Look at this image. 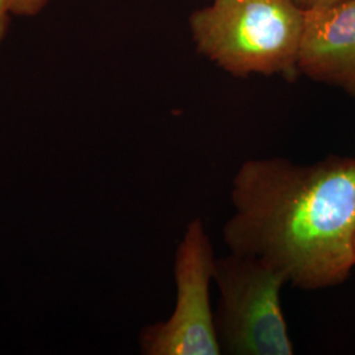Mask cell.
<instances>
[{
  "mask_svg": "<svg viewBox=\"0 0 355 355\" xmlns=\"http://www.w3.org/2000/svg\"><path fill=\"white\" fill-rule=\"evenodd\" d=\"M229 252L258 258L304 291L341 286L355 267V158L302 165L243 161L229 191Z\"/></svg>",
  "mask_w": 355,
  "mask_h": 355,
  "instance_id": "6da1fadb",
  "label": "cell"
},
{
  "mask_svg": "<svg viewBox=\"0 0 355 355\" xmlns=\"http://www.w3.org/2000/svg\"><path fill=\"white\" fill-rule=\"evenodd\" d=\"M305 10L295 0H212L191 15L200 54L236 76L297 73Z\"/></svg>",
  "mask_w": 355,
  "mask_h": 355,
  "instance_id": "7a4b0ae2",
  "label": "cell"
},
{
  "mask_svg": "<svg viewBox=\"0 0 355 355\" xmlns=\"http://www.w3.org/2000/svg\"><path fill=\"white\" fill-rule=\"evenodd\" d=\"M215 327L223 354L292 355L295 346L282 306L287 280L266 262L229 252L214 272Z\"/></svg>",
  "mask_w": 355,
  "mask_h": 355,
  "instance_id": "3957f363",
  "label": "cell"
},
{
  "mask_svg": "<svg viewBox=\"0 0 355 355\" xmlns=\"http://www.w3.org/2000/svg\"><path fill=\"white\" fill-rule=\"evenodd\" d=\"M216 258L203 221L191 220L175 252L174 309L166 320L142 329V354H223L211 303Z\"/></svg>",
  "mask_w": 355,
  "mask_h": 355,
  "instance_id": "277c9868",
  "label": "cell"
},
{
  "mask_svg": "<svg viewBox=\"0 0 355 355\" xmlns=\"http://www.w3.org/2000/svg\"><path fill=\"white\" fill-rule=\"evenodd\" d=\"M297 73L355 96V0L305 10Z\"/></svg>",
  "mask_w": 355,
  "mask_h": 355,
  "instance_id": "5b68a950",
  "label": "cell"
},
{
  "mask_svg": "<svg viewBox=\"0 0 355 355\" xmlns=\"http://www.w3.org/2000/svg\"><path fill=\"white\" fill-rule=\"evenodd\" d=\"M49 0H11V13L13 16L31 17L41 12Z\"/></svg>",
  "mask_w": 355,
  "mask_h": 355,
  "instance_id": "8992f818",
  "label": "cell"
},
{
  "mask_svg": "<svg viewBox=\"0 0 355 355\" xmlns=\"http://www.w3.org/2000/svg\"><path fill=\"white\" fill-rule=\"evenodd\" d=\"M11 16H12L11 0H0V45L7 33V28H8Z\"/></svg>",
  "mask_w": 355,
  "mask_h": 355,
  "instance_id": "52a82bcc",
  "label": "cell"
},
{
  "mask_svg": "<svg viewBox=\"0 0 355 355\" xmlns=\"http://www.w3.org/2000/svg\"><path fill=\"white\" fill-rule=\"evenodd\" d=\"M302 8H311V7H318V6H325V4H331L337 3L341 0H295Z\"/></svg>",
  "mask_w": 355,
  "mask_h": 355,
  "instance_id": "ba28073f",
  "label": "cell"
}]
</instances>
